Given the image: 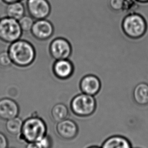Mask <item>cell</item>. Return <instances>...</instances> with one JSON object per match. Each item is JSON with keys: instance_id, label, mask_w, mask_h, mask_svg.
Masks as SVG:
<instances>
[{"instance_id": "cell-6", "label": "cell", "mask_w": 148, "mask_h": 148, "mask_svg": "<svg viewBox=\"0 0 148 148\" xmlns=\"http://www.w3.org/2000/svg\"><path fill=\"white\" fill-rule=\"evenodd\" d=\"M49 50L50 56L56 60L69 59L73 52L71 43L62 37L53 40L50 44Z\"/></svg>"}, {"instance_id": "cell-18", "label": "cell", "mask_w": 148, "mask_h": 148, "mask_svg": "<svg viewBox=\"0 0 148 148\" xmlns=\"http://www.w3.org/2000/svg\"><path fill=\"white\" fill-rule=\"evenodd\" d=\"M34 22V19L29 15H24L18 21L19 24L23 32H31Z\"/></svg>"}, {"instance_id": "cell-16", "label": "cell", "mask_w": 148, "mask_h": 148, "mask_svg": "<svg viewBox=\"0 0 148 148\" xmlns=\"http://www.w3.org/2000/svg\"><path fill=\"white\" fill-rule=\"evenodd\" d=\"M69 112L68 107L66 105L58 103L54 105L51 110V116L52 119L56 122L67 119Z\"/></svg>"}, {"instance_id": "cell-20", "label": "cell", "mask_w": 148, "mask_h": 148, "mask_svg": "<svg viewBox=\"0 0 148 148\" xmlns=\"http://www.w3.org/2000/svg\"><path fill=\"white\" fill-rule=\"evenodd\" d=\"M12 64V62L8 51L0 52V66L1 67L8 68Z\"/></svg>"}, {"instance_id": "cell-7", "label": "cell", "mask_w": 148, "mask_h": 148, "mask_svg": "<svg viewBox=\"0 0 148 148\" xmlns=\"http://www.w3.org/2000/svg\"><path fill=\"white\" fill-rule=\"evenodd\" d=\"M27 9L34 20L46 19L51 12V6L48 0H27Z\"/></svg>"}, {"instance_id": "cell-11", "label": "cell", "mask_w": 148, "mask_h": 148, "mask_svg": "<svg viewBox=\"0 0 148 148\" xmlns=\"http://www.w3.org/2000/svg\"><path fill=\"white\" fill-rule=\"evenodd\" d=\"M19 113V107L12 99L4 98L0 99V119L8 120L16 117Z\"/></svg>"}, {"instance_id": "cell-5", "label": "cell", "mask_w": 148, "mask_h": 148, "mask_svg": "<svg viewBox=\"0 0 148 148\" xmlns=\"http://www.w3.org/2000/svg\"><path fill=\"white\" fill-rule=\"evenodd\" d=\"M23 32L18 21L5 17L0 19V40L11 44L21 39Z\"/></svg>"}, {"instance_id": "cell-15", "label": "cell", "mask_w": 148, "mask_h": 148, "mask_svg": "<svg viewBox=\"0 0 148 148\" xmlns=\"http://www.w3.org/2000/svg\"><path fill=\"white\" fill-rule=\"evenodd\" d=\"M101 148H132V145L127 138L121 136H116L106 140Z\"/></svg>"}, {"instance_id": "cell-24", "label": "cell", "mask_w": 148, "mask_h": 148, "mask_svg": "<svg viewBox=\"0 0 148 148\" xmlns=\"http://www.w3.org/2000/svg\"><path fill=\"white\" fill-rule=\"evenodd\" d=\"M4 3L7 5L12 3L17 2H21L23 0H1Z\"/></svg>"}, {"instance_id": "cell-8", "label": "cell", "mask_w": 148, "mask_h": 148, "mask_svg": "<svg viewBox=\"0 0 148 148\" xmlns=\"http://www.w3.org/2000/svg\"><path fill=\"white\" fill-rule=\"evenodd\" d=\"M54 31L52 23L46 19H43L35 21L30 32L36 39L46 41L51 37Z\"/></svg>"}, {"instance_id": "cell-9", "label": "cell", "mask_w": 148, "mask_h": 148, "mask_svg": "<svg viewBox=\"0 0 148 148\" xmlns=\"http://www.w3.org/2000/svg\"><path fill=\"white\" fill-rule=\"evenodd\" d=\"M56 132L58 136L64 140H73L78 134V127L73 120L66 119L58 122Z\"/></svg>"}, {"instance_id": "cell-14", "label": "cell", "mask_w": 148, "mask_h": 148, "mask_svg": "<svg viewBox=\"0 0 148 148\" xmlns=\"http://www.w3.org/2000/svg\"><path fill=\"white\" fill-rule=\"evenodd\" d=\"M25 6L21 2L9 4L6 8L7 17L18 21L25 15Z\"/></svg>"}, {"instance_id": "cell-19", "label": "cell", "mask_w": 148, "mask_h": 148, "mask_svg": "<svg viewBox=\"0 0 148 148\" xmlns=\"http://www.w3.org/2000/svg\"><path fill=\"white\" fill-rule=\"evenodd\" d=\"M109 7L114 12H121L125 10V0H109Z\"/></svg>"}, {"instance_id": "cell-2", "label": "cell", "mask_w": 148, "mask_h": 148, "mask_svg": "<svg viewBox=\"0 0 148 148\" xmlns=\"http://www.w3.org/2000/svg\"><path fill=\"white\" fill-rule=\"evenodd\" d=\"M121 27L124 34L132 40L140 39L148 31V23L145 17L135 12L129 13L124 17Z\"/></svg>"}, {"instance_id": "cell-3", "label": "cell", "mask_w": 148, "mask_h": 148, "mask_svg": "<svg viewBox=\"0 0 148 148\" xmlns=\"http://www.w3.org/2000/svg\"><path fill=\"white\" fill-rule=\"evenodd\" d=\"M46 123L41 118L34 116L29 118L23 123L19 138L24 142L36 143L47 134Z\"/></svg>"}, {"instance_id": "cell-26", "label": "cell", "mask_w": 148, "mask_h": 148, "mask_svg": "<svg viewBox=\"0 0 148 148\" xmlns=\"http://www.w3.org/2000/svg\"><path fill=\"white\" fill-rule=\"evenodd\" d=\"M88 148H99V147H95V146H93V147H89Z\"/></svg>"}, {"instance_id": "cell-4", "label": "cell", "mask_w": 148, "mask_h": 148, "mask_svg": "<svg viewBox=\"0 0 148 148\" xmlns=\"http://www.w3.org/2000/svg\"><path fill=\"white\" fill-rule=\"evenodd\" d=\"M71 107L74 114L79 117L91 115L97 108V102L93 95L81 93L72 99Z\"/></svg>"}, {"instance_id": "cell-12", "label": "cell", "mask_w": 148, "mask_h": 148, "mask_svg": "<svg viewBox=\"0 0 148 148\" xmlns=\"http://www.w3.org/2000/svg\"><path fill=\"white\" fill-rule=\"evenodd\" d=\"M74 69V64L69 59L56 60L52 67L54 75L62 80L68 79L72 76Z\"/></svg>"}, {"instance_id": "cell-17", "label": "cell", "mask_w": 148, "mask_h": 148, "mask_svg": "<svg viewBox=\"0 0 148 148\" xmlns=\"http://www.w3.org/2000/svg\"><path fill=\"white\" fill-rule=\"evenodd\" d=\"M23 123L22 119L18 117L7 120L5 125L7 132L12 136H18L21 132Z\"/></svg>"}, {"instance_id": "cell-28", "label": "cell", "mask_w": 148, "mask_h": 148, "mask_svg": "<svg viewBox=\"0 0 148 148\" xmlns=\"http://www.w3.org/2000/svg\"></svg>"}, {"instance_id": "cell-27", "label": "cell", "mask_w": 148, "mask_h": 148, "mask_svg": "<svg viewBox=\"0 0 148 148\" xmlns=\"http://www.w3.org/2000/svg\"><path fill=\"white\" fill-rule=\"evenodd\" d=\"M14 148V147H8V148Z\"/></svg>"}, {"instance_id": "cell-13", "label": "cell", "mask_w": 148, "mask_h": 148, "mask_svg": "<svg viewBox=\"0 0 148 148\" xmlns=\"http://www.w3.org/2000/svg\"><path fill=\"white\" fill-rule=\"evenodd\" d=\"M133 98L136 103L140 106L148 105V84L140 83L136 85L133 91Z\"/></svg>"}, {"instance_id": "cell-1", "label": "cell", "mask_w": 148, "mask_h": 148, "mask_svg": "<svg viewBox=\"0 0 148 148\" xmlns=\"http://www.w3.org/2000/svg\"><path fill=\"white\" fill-rule=\"evenodd\" d=\"M8 52L12 64L21 68L31 66L36 57L35 47L25 40L19 39L11 43Z\"/></svg>"}, {"instance_id": "cell-21", "label": "cell", "mask_w": 148, "mask_h": 148, "mask_svg": "<svg viewBox=\"0 0 148 148\" xmlns=\"http://www.w3.org/2000/svg\"><path fill=\"white\" fill-rule=\"evenodd\" d=\"M41 148H51L52 146L51 139L47 134L38 142H36Z\"/></svg>"}, {"instance_id": "cell-23", "label": "cell", "mask_w": 148, "mask_h": 148, "mask_svg": "<svg viewBox=\"0 0 148 148\" xmlns=\"http://www.w3.org/2000/svg\"><path fill=\"white\" fill-rule=\"evenodd\" d=\"M25 148H41L37 143H27Z\"/></svg>"}, {"instance_id": "cell-25", "label": "cell", "mask_w": 148, "mask_h": 148, "mask_svg": "<svg viewBox=\"0 0 148 148\" xmlns=\"http://www.w3.org/2000/svg\"><path fill=\"white\" fill-rule=\"evenodd\" d=\"M135 1L138 4H148V0H135Z\"/></svg>"}, {"instance_id": "cell-10", "label": "cell", "mask_w": 148, "mask_h": 148, "mask_svg": "<svg viewBox=\"0 0 148 148\" xmlns=\"http://www.w3.org/2000/svg\"><path fill=\"white\" fill-rule=\"evenodd\" d=\"M101 83L98 77L93 74H88L81 79L80 88L83 93L94 96L100 91Z\"/></svg>"}, {"instance_id": "cell-22", "label": "cell", "mask_w": 148, "mask_h": 148, "mask_svg": "<svg viewBox=\"0 0 148 148\" xmlns=\"http://www.w3.org/2000/svg\"><path fill=\"white\" fill-rule=\"evenodd\" d=\"M8 146V140L6 136L0 132V148H7Z\"/></svg>"}]
</instances>
